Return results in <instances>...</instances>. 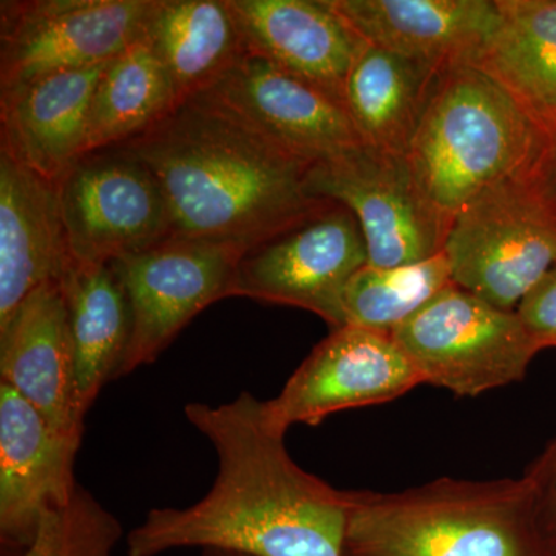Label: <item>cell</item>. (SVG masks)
<instances>
[{"label": "cell", "instance_id": "cell-1", "mask_svg": "<svg viewBox=\"0 0 556 556\" xmlns=\"http://www.w3.org/2000/svg\"><path fill=\"white\" fill-rule=\"evenodd\" d=\"M262 402L243 391L225 404L186 405V419L214 447L217 477L192 506L152 508L127 535V555L201 548L247 556H343L346 490L295 464L285 434L266 426Z\"/></svg>", "mask_w": 556, "mask_h": 556}, {"label": "cell", "instance_id": "cell-2", "mask_svg": "<svg viewBox=\"0 0 556 556\" xmlns=\"http://www.w3.org/2000/svg\"><path fill=\"white\" fill-rule=\"evenodd\" d=\"M115 148L152 172L175 236L251 249L328 203L306 192L308 164L206 93Z\"/></svg>", "mask_w": 556, "mask_h": 556}, {"label": "cell", "instance_id": "cell-3", "mask_svg": "<svg viewBox=\"0 0 556 556\" xmlns=\"http://www.w3.org/2000/svg\"><path fill=\"white\" fill-rule=\"evenodd\" d=\"M343 556H556L532 482L439 478L348 492Z\"/></svg>", "mask_w": 556, "mask_h": 556}, {"label": "cell", "instance_id": "cell-4", "mask_svg": "<svg viewBox=\"0 0 556 556\" xmlns=\"http://www.w3.org/2000/svg\"><path fill=\"white\" fill-rule=\"evenodd\" d=\"M551 146L503 87L463 64L439 75L407 160L424 199L452 225L486 190L532 178Z\"/></svg>", "mask_w": 556, "mask_h": 556}, {"label": "cell", "instance_id": "cell-5", "mask_svg": "<svg viewBox=\"0 0 556 556\" xmlns=\"http://www.w3.org/2000/svg\"><path fill=\"white\" fill-rule=\"evenodd\" d=\"M444 252L456 287L517 311L556 265V211L529 179L503 182L457 212Z\"/></svg>", "mask_w": 556, "mask_h": 556}, {"label": "cell", "instance_id": "cell-6", "mask_svg": "<svg viewBox=\"0 0 556 556\" xmlns=\"http://www.w3.org/2000/svg\"><path fill=\"white\" fill-rule=\"evenodd\" d=\"M391 338L422 383L459 397L521 382L541 351L517 311L496 308L455 283Z\"/></svg>", "mask_w": 556, "mask_h": 556}, {"label": "cell", "instance_id": "cell-7", "mask_svg": "<svg viewBox=\"0 0 556 556\" xmlns=\"http://www.w3.org/2000/svg\"><path fill=\"white\" fill-rule=\"evenodd\" d=\"M368 265L361 225L350 208L328 201L302 222L248 249L237 265L229 298L309 311L331 329L346 327L343 295Z\"/></svg>", "mask_w": 556, "mask_h": 556}, {"label": "cell", "instance_id": "cell-8", "mask_svg": "<svg viewBox=\"0 0 556 556\" xmlns=\"http://www.w3.org/2000/svg\"><path fill=\"white\" fill-rule=\"evenodd\" d=\"M247 244L170 237L110 263L130 311V339L118 379L153 364L192 318L229 298L230 283Z\"/></svg>", "mask_w": 556, "mask_h": 556}, {"label": "cell", "instance_id": "cell-9", "mask_svg": "<svg viewBox=\"0 0 556 556\" xmlns=\"http://www.w3.org/2000/svg\"><path fill=\"white\" fill-rule=\"evenodd\" d=\"M306 192L353 212L368 265L396 268L444 251L450 225L417 188L407 156L361 144L306 172Z\"/></svg>", "mask_w": 556, "mask_h": 556}, {"label": "cell", "instance_id": "cell-10", "mask_svg": "<svg viewBox=\"0 0 556 556\" xmlns=\"http://www.w3.org/2000/svg\"><path fill=\"white\" fill-rule=\"evenodd\" d=\"M56 189L75 265H110L175 236L159 181L123 150L87 153Z\"/></svg>", "mask_w": 556, "mask_h": 556}, {"label": "cell", "instance_id": "cell-11", "mask_svg": "<svg viewBox=\"0 0 556 556\" xmlns=\"http://www.w3.org/2000/svg\"><path fill=\"white\" fill-rule=\"evenodd\" d=\"M152 0H3L0 91L108 64L142 36Z\"/></svg>", "mask_w": 556, "mask_h": 556}, {"label": "cell", "instance_id": "cell-12", "mask_svg": "<svg viewBox=\"0 0 556 556\" xmlns=\"http://www.w3.org/2000/svg\"><path fill=\"white\" fill-rule=\"evenodd\" d=\"M420 383L391 334L346 325L331 329L280 393L262 402L263 419L270 430L287 437L289 428L299 424L316 427L345 409L387 404Z\"/></svg>", "mask_w": 556, "mask_h": 556}, {"label": "cell", "instance_id": "cell-13", "mask_svg": "<svg viewBox=\"0 0 556 556\" xmlns=\"http://www.w3.org/2000/svg\"><path fill=\"white\" fill-rule=\"evenodd\" d=\"M206 94L308 166L364 144L342 102L251 54Z\"/></svg>", "mask_w": 556, "mask_h": 556}, {"label": "cell", "instance_id": "cell-14", "mask_svg": "<svg viewBox=\"0 0 556 556\" xmlns=\"http://www.w3.org/2000/svg\"><path fill=\"white\" fill-rule=\"evenodd\" d=\"M73 441L0 383V535L9 546H30L40 519L75 492Z\"/></svg>", "mask_w": 556, "mask_h": 556}, {"label": "cell", "instance_id": "cell-15", "mask_svg": "<svg viewBox=\"0 0 556 556\" xmlns=\"http://www.w3.org/2000/svg\"><path fill=\"white\" fill-rule=\"evenodd\" d=\"M244 54L313 84L343 104L350 70L365 40L329 0H226Z\"/></svg>", "mask_w": 556, "mask_h": 556}, {"label": "cell", "instance_id": "cell-16", "mask_svg": "<svg viewBox=\"0 0 556 556\" xmlns=\"http://www.w3.org/2000/svg\"><path fill=\"white\" fill-rule=\"evenodd\" d=\"M0 383L39 409L54 430L83 442L75 350L61 283L36 289L0 328Z\"/></svg>", "mask_w": 556, "mask_h": 556}, {"label": "cell", "instance_id": "cell-17", "mask_svg": "<svg viewBox=\"0 0 556 556\" xmlns=\"http://www.w3.org/2000/svg\"><path fill=\"white\" fill-rule=\"evenodd\" d=\"M56 182L0 152V328L72 266Z\"/></svg>", "mask_w": 556, "mask_h": 556}, {"label": "cell", "instance_id": "cell-18", "mask_svg": "<svg viewBox=\"0 0 556 556\" xmlns=\"http://www.w3.org/2000/svg\"><path fill=\"white\" fill-rule=\"evenodd\" d=\"M369 46L445 72L471 64L500 22L496 0H329Z\"/></svg>", "mask_w": 556, "mask_h": 556}, {"label": "cell", "instance_id": "cell-19", "mask_svg": "<svg viewBox=\"0 0 556 556\" xmlns=\"http://www.w3.org/2000/svg\"><path fill=\"white\" fill-rule=\"evenodd\" d=\"M105 64L0 91V152L56 182L86 155L87 119Z\"/></svg>", "mask_w": 556, "mask_h": 556}, {"label": "cell", "instance_id": "cell-20", "mask_svg": "<svg viewBox=\"0 0 556 556\" xmlns=\"http://www.w3.org/2000/svg\"><path fill=\"white\" fill-rule=\"evenodd\" d=\"M142 39L169 76L177 108L214 89L244 54L226 0H152Z\"/></svg>", "mask_w": 556, "mask_h": 556}, {"label": "cell", "instance_id": "cell-21", "mask_svg": "<svg viewBox=\"0 0 556 556\" xmlns=\"http://www.w3.org/2000/svg\"><path fill=\"white\" fill-rule=\"evenodd\" d=\"M500 22L471 65L556 141V0H496Z\"/></svg>", "mask_w": 556, "mask_h": 556}, {"label": "cell", "instance_id": "cell-22", "mask_svg": "<svg viewBox=\"0 0 556 556\" xmlns=\"http://www.w3.org/2000/svg\"><path fill=\"white\" fill-rule=\"evenodd\" d=\"M441 73L365 42L343 90V105L364 144L407 156Z\"/></svg>", "mask_w": 556, "mask_h": 556}, {"label": "cell", "instance_id": "cell-23", "mask_svg": "<svg viewBox=\"0 0 556 556\" xmlns=\"http://www.w3.org/2000/svg\"><path fill=\"white\" fill-rule=\"evenodd\" d=\"M61 285L75 350L76 396L86 417L102 388L118 379L130 339L129 303L112 265H73Z\"/></svg>", "mask_w": 556, "mask_h": 556}, {"label": "cell", "instance_id": "cell-24", "mask_svg": "<svg viewBox=\"0 0 556 556\" xmlns=\"http://www.w3.org/2000/svg\"><path fill=\"white\" fill-rule=\"evenodd\" d=\"M175 108L169 76L141 36L105 64L94 87L86 155L138 137Z\"/></svg>", "mask_w": 556, "mask_h": 556}, {"label": "cell", "instance_id": "cell-25", "mask_svg": "<svg viewBox=\"0 0 556 556\" xmlns=\"http://www.w3.org/2000/svg\"><path fill=\"white\" fill-rule=\"evenodd\" d=\"M447 254L396 266L365 265L351 278L343 295V314L350 327L393 334L444 289L452 287Z\"/></svg>", "mask_w": 556, "mask_h": 556}, {"label": "cell", "instance_id": "cell-26", "mask_svg": "<svg viewBox=\"0 0 556 556\" xmlns=\"http://www.w3.org/2000/svg\"><path fill=\"white\" fill-rule=\"evenodd\" d=\"M123 525L79 484L62 506L40 519L22 556H113Z\"/></svg>", "mask_w": 556, "mask_h": 556}, {"label": "cell", "instance_id": "cell-27", "mask_svg": "<svg viewBox=\"0 0 556 556\" xmlns=\"http://www.w3.org/2000/svg\"><path fill=\"white\" fill-rule=\"evenodd\" d=\"M517 314L541 351L556 348V265L521 300Z\"/></svg>", "mask_w": 556, "mask_h": 556}, {"label": "cell", "instance_id": "cell-28", "mask_svg": "<svg viewBox=\"0 0 556 556\" xmlns=\"http://www.w3.org/2000/svg\"><path fill=\"white\" fill-rule=\"evenodd\" d=\"M525 477L535 490L541 521L556 551V434L527 467Z\"/></svg>", "mask_w": 556, "mask_h": 556}, {"label": "cell", "instance_id": "cell-29", "mask_svg": "<svg viewBox=\"0 0 556 556\" xmlns=\"http://www.w3.org/2000/svg\"><path fill=\"white\" fill-rule=\"evenodd\" d=\"M529 181L536 190L538 195L556 211V141L552 142L546 156L541 161Z\"/></svg>", "mask_w": 556, "mask_h": 556}, {"label": "cell", "instance_id": "cell-30", "mask_svg": "<svg viewBox=\"0 0 556 556\" xmlns=\"http://www.w3.org/2000/svg\"><path fill=\"white\" fill-rule=\"evenodd\" d=\"M201 556H247L241 554H233V552H222V551H203Z\"/></svg>", "mask_w": 556, "mask_h": 556}]
</instances>
